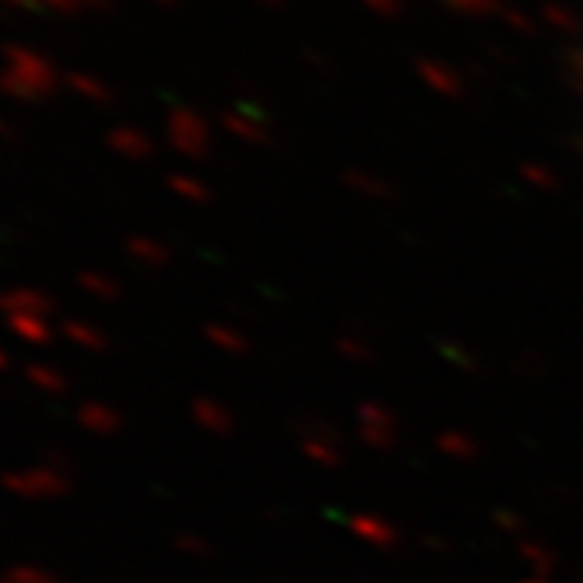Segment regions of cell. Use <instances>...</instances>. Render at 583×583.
<instances>
[{
    "instance_id": "1",
    "label": "cell",
    "mask_w": 583,
    "mask_h": 583,
    "mask_svg": "<svg viewBox=\"0 0 583 583\" xmlns=\"http://www.w3.org/2000/svg\"><path fill=\"white\" fill-rule=\"evenodd\" d=\"M0 92L19 98V103H39V98L54 95L60 89V71L54 68V60L43 57L39 49L11 43L0 49Z\"/></svg>"
},
{
    "instance_id": "3",
    "label": "cell",
    "mask_w": 583,
    "mask_h": 583,
    "mask_svg": "<svg viewBox=\"0 0 583 583\" xmlns=\"http://www.w3.org/2000/svg\"><path fill=\"white\" fill-rule=\"evenodd\" d=\"M8 330L25 345H46L54 338V327H49L46 316H4Z\"/></svg>"
},
{
    "instance_id": "5",
    "label": "cell",
    "mask_w": 583,
    "mask_h": 583,
    "mask_svg": "<svg viewBox=\"0 0 583 583\" xmlns=\"http://www.w3.org/2000/svg\"><path fill=\"white\" fill-rule=\"evenodd\" d=\"M68 89H71L74 95H81V98H103V95H106L103 85H98V81L89 78V74H68Z\"/></svg>"
},
{
    "instance_id": "9",
    "label": "cell",
    "mask_w": 583,
    "mask_h": 583,
    "mask_svg": "<svg viewBox=\"0 0 583 583\" xmlns=\"http://www.w3.org/2000/svg\"><path fill=\"white\" fill-rule=\"evenodd\" d=\"M11 11H43V0H0Z\"/></svg>"
},
{
    "instance_id": "2",
    "label": "cell",
    "mask_w": 583,
    "mask_h": 583,
    "mask_svg": "<svg viewBox=\"0 0 583 583\" xmlns=\"http://www.w3.org/2000/svg\"><path fill=\"white\" fill-rule=\"evenodd\" d=\"M54 310V299L32 285H14L0 292V313L4 316H46Z\"/></svg>"
},
{
    "instance_id": "4",
    "label": "cell",
    "mask_w": 583,
    "mask_h": 583,
    "mask_svg": "<svg viewBox=\"0 0 583 583\" xmlns=\"http://www.w3.org/2000/svg\"><path fill=\"white\" fill-rule=\"evenodd\" d=\"M60 335H68L74 345H98V330L89 327V324H81V320H68V324H60Z\"/></svg>"
},
{
    "instance_id": "7",
    "label": "cell",
    "mask_w": 583,
    "mask_h": 583,
    "mask_svg": "<svg viewBox=\"0 0 583 583\" xmlns=\"http://www.w3.org/2000/svg\"><path fill=\"white\" fill-rule=\"evenodd\" d=\"M81 289H89V292H95V295H106V292H109V285L103 281V275H81Z\"/></svg>"
},
{
    "instance_id": "8",
    "label": "cell",
    "mask_w": 583,
    "mask_h": 583,
    "mask_svg": "<svg viewBox=\"0 0 583 583\" xmlns=\"http://www.w3.org/2000/svg\"><path fill=\"white\" fill-rule=\"evenodd\" d=\"M92 0H43V8H54V11H78V8H89Z\"/></svg>"
},
{
    "instance_id": "10",
    "label": "cell",
    "mask_w": 583,
    "mask_h": 583,
    "mask_svg": "<svg viewBox=\"0 0 583 583\" xmlns=\"http://www.w3.org/2000/svg\"><path fill=\"white\" fill-rule=\"evenodd\" d=\"M0 365H4V352H0Z\"/></svg>"
},
{
    "instance_id": "6",
    "label": "cell",
    "mask_w": 583,
    "mask_h": 583,
    "mask_svg": "<svg viewBox=\"0 0 583 583\" xmlns=\"http://www.w3.org/2000/svg\"><path fill=\"white\" fill-rule=\"evenodd\" d=\"M28 376L36 380V383H43V387H60V376L54 370H46V365H32Z\"/></svg>"
}]
</instances>
